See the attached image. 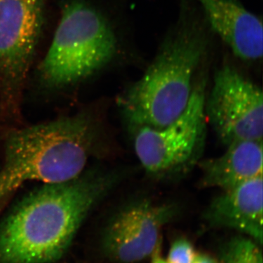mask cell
Instances as JSON below:
<instances>
[{
  "mask_svg": "<svg viewBox=\"0 0 263 263\" xmlns=\"http://www.w3.org/2000/svg\"><path fill=\"white\" fill-rule=\"evenodd\" d=\"M117 172L83 173L45 184L0 224V263H53L69 248L88 214L120 181Z\"/></svg>",
  "mask_w": 263,
  "mask_h": 263,
  "instance_id": "1",
  "label": "cell"
},
{
  "mask_svg": "<svg viewBox=\"0 0 263 263\" xmlns=\"http://www.w3.org/2000/svg\"><path fill=\"white\" fill-rule=\"evenodd\" d=\"M212 32L200 8L182 0L177 22L153 61L118 100L130 129L163 127L184 111L197 72L209 60Z\"/></svg>",
  "mask_w": 263,
  "mask_h": 263,
  "instance_id": "2",
  "label": "cell"
},
{
  "mask_svg": "<svg viewBox=\"0 0 263 263\" xmlns=\"http://www.w3.org/2000/svg\"><path fill=\"white\" fill-rule=\"evenodd\" d=\"M98 129L85 114L11 132L0 170V209L24 183L65 182L84 173L98 143Z\"/></svg>",
  "mask_w": 263,
  "mask_h": 263,
  "instance_id": "3",
  "label": "cell"
},
{
  "mask_svg": "<svg viewBox=\"0 0 263 263\" xmlns=\"http://www.w3.org/2000/svg\"><path fill=\"white\" fill-rule=\"evenodd\" d=\"M117 51V38L103 15L83 2H71L40 72L51 86L70 84L108 65Z\"/></svg>",
  "mask_w": 263,
  "mask_h": 263,
  "instance_id": "4",
  "label": "cell"
},
{
  "mask_svg": "<svg viewBox=\"0 0 263 263\" xmlns=\"http://www.w3.org/2000/svg\"><path fill=\"white\" fill-rule=\"evenodd\" d=\"M208 65L207 60L197 72L187 106L176 120L161 128L132 129L136 155L150 176L176 174L199 157L206 135Z\"/></svg>",
  "mask_w": 263,
  "mask_h": 263,
  "instance_id": "5",
  "label": "cell"
},
{
  "mask_svg": "<svg viewBox=\"0 0 263 263\" xmlns=\"http://www.w3.org/2000/svg\"><path fill=\"white\" fill-rule=\"evenodd\" d=\"M45 0H0L2 108L17 116L22 90L41 35Z\"/></svg>",
  "mask_w": 263,
  "mask_h": 263,
  "instance_id": "6",
  "label": "cell"
},
{
  "mask_svg": "<svg viewBox=\"0 0 263 263\" xmlns=\"http://www.w3.org/2000/svg\"><path fill=\"white\" fill-rule=\"evenodd\" d=\"M205 111L207 122L226 146L240 141H262V89L231 62H224L214 73Z\"/></svg>",
  "mask_w": 263,
  "mask_h": 263,
  "instance_id": "7",
  "label": "cell"
},
{
  "mask_svg": "<svg viewBox=\"0 0 263 263\" xmlns=\"http://www.w3.org/2000/svg\"><path fill=\"white\" fill-rule=\"evenodd\" d=\"M175 202L143 198L124 205L112 217L103 236L110 258L122 263L139 262L158 252L162 229L179 213Z\"/></svg>",
  "mask_w": 263,
  "mask_h": 263,
  "instance_id": "8",
  "label": "cell"
},
{
  "mask_svg": "<svg viewBox=\"0 0 263 263\" xmlns=\"http://www.w3.org/2000/svg\"><path fill=\"white\" fill-rule=\"evenodd\" d=\"M212 32L232 52L246 62L262 57V21L249 11L240 0H197Z\"/></svg>",
  "mask_w": 263,
  "mask_h": 263,
  "instance_id": "9",
  "label": "cell"
},
{
  "mask_svg": "<svg viewBox=\"0 0 263 263\" xmlns=\"http://www.w3.org/2000/svg\"><path fill=\"white\" fill-rule=\"evenodd\" d=\"M221 192L204 212L208 224L237 230L262 245V176Z\"/></svg>",
  "mask_w": 263,
  "mask_h": 263,
  "instance_id": "10",
  "label": "cell"
},
{
  "mask_svg": "<svg viewBox=\"0 0 263 263\" xmlns=\"http://www.w3.org/2000/svg\"><path fill=\"white\" fill-rule=\"evenodd\" d=\"M262 160V141L233 142L223 155L200 162V186L224 191L260 177Z\"/></svg>",
  "mask_w": 263,
  "mask_h": 263,
  "instance_id": "11",
  "label": "cell"
},
{
  "mask_svg": "<svg viewBox=\"0 0 263 263\" xmlns=\"http://www.w3.org/2000/svg\"><path fill=\"white\" fill-rule=\"evenodd\" d=\"M221 263H263L262 251L252 238L234 237L223 247Z\"/></svg>",
  "mask_w": 263,
  "mask_h": 263,
  "instance_id": "12",
  "label": "cell"
},
{
  "mask_svg": "<svg viewBox=\"0 0 263 263\" xmlns=\"http://www.w3.org/2000/svg\"><path fill=\"white\" fill-rule=\"evenodd\" d=\"M194 247L188 240L179 238L171 245L167 256V263H193L196 257Z\"/></svg>",
  "mask_w": 263,
  "mask_h": 263,
  "instance_id": "13",
  "label": "cell"
},
{
  "mask_svg": "<svg viewBox=\"0 0 263 263\" xmlns=\"http://www.w3.org/2000/svg\"><path fill=\"white\" fill-rule=\"evenodd\" d=\"M193 263H219L214 257L208 254H197Z\"/></svg>",
  "mask_w": 263,
  "mask_h": 263,
  "instance_id": "14",
  "label": "cell"
},
{
  "mask_svg": "<svg viewBox=\"0 0 263 263\" xmlns=\"http://www.w3.org/2000/svg\"><path fill=\"white\" fill-rule=\"evenodd\" d=\"M152 263H167V261L165 259H163L161 258L159 256H156L155 258L153 259V262Z\"/></svg>",
  "mask_w": 263,
  "mask_h": 263,
  "instance_id": "15",
  "label": "cell"
}]
</instances>
